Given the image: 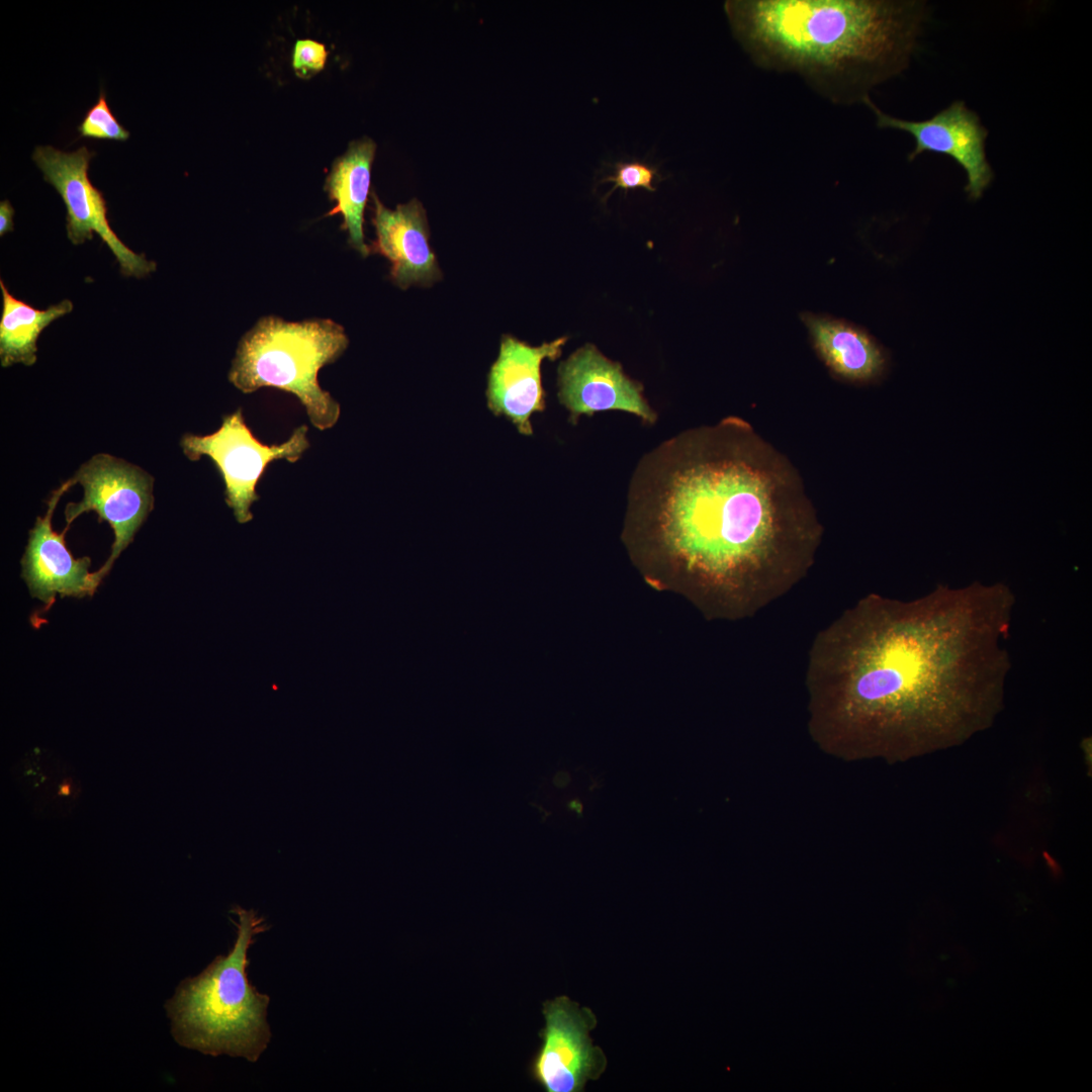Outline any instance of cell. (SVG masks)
<instances>
[{"instance_id": "2", "label": "cell", "mask_w": 1092, "mask_h": 1092, "mask_svg": "<svg viewBox=\"0 0 1092 1092\" xmlns=\"http://www.w3.org/2000/svg\"><path fill=\"white\" fill-rule=\"evenodd\" d=\"M628 518L673 566L736 616L789 593L823 527L792 462L745 420L681 432L646 453Z\"/></svg>"}, {"instance_id": "10", "label": "cell", "mask_w": 1092, "mask_h": 1092, "mask_svg": "<svg viewBox=\"0 0 1092 1092\" xmlns=\"http://www.w3.org/2000/svg\"><path fill=\"white\" fill-rule=\"evenodd\" d=\"M864 103L876 116L877 126L909 133L915 143L908 160L922 153H935L956 161L967 175L965 191L971 200H978L994 178L987 160L988 129L979 115L964 101L956 100L946 108L925 120H905L883 112L870 98Z\"/></svg>"}, {"instance_id": "15", "label": "cell", "mask_w": 1092, "mask_h": 1092, "mask_svg": "<svg viewBox=\"0 0 1092 1092\" xmlns=\"http://www.w3.org/2000/svg\"><path fill=\"white\" fill-rule=\"evenodd\" d=\"M802 318L818 355L837 377L872 383L884 376L888 355L867 332L830 317L806 313Z\"/></svg>"}, {"instance_id": "8", "label": "cell", "mask_w": 1092, "mask_h": 1092, "mask_svg": "<svg viewBox=\"0 0 1092 1092\" xmlns=\"http://www.w3.org/2000/svg\"><path fill=\"white\" fill-rule=\"evenodd\" d=\"M95 155L86 146L73 152L37 146L31 158L42 172L44 181L57 190L65 203L69 241L81 245L97 234L114 255L122 275L144 278L156 270L157 264L144 254L131 251L111 229L106 200L88 176L89 164Z\"/></svg>"}, {"instance_id": "19", "label": "cell", "mask_w": 1092, "mask_h": 1092, "mask_svg": "<svg viewBox=\"0 0 1092 1092\" xmlns=\"http://www.w3.org/2000/svg\"><path fill=\"white\" fill-rule=\"evenodd\" d=\"M610 166L614 169V173L605 176L600 180V183L611 182L614 186L602 198L603 201H606L618 188L623 189L625 192L638 188L654 192L656 188L653 183L662 180L658 168L646 162L638 160L619 161Z\"/></svg>"}, {"instance_id": "3", "label": "cell", "mask_w": 1092, "mask_h": 1092, "mask_svg": "<svg viewBox=\"0 0 1092 1092\" xmlns=\"http://www.w3.org/2000/svg\"><path fill=\"white\" fill-rule=\"evenodd\" d=\"M724 8L757 66L797 73L841 103L864 102L908 67L928 16L917 0H731Z\"/></svg>"}, {"instance_id": "5", "label": "cell", "mask_w": 1092, "mask_h": 1092, "mask_svg": "<svg viewBox=\"0 0 1092 1092\" xmlns=\"http://www.w3.org/2000/svg\"><path fill=\"white\" fill-rule=\"evenodd\" d=\"M345 329L330 318L287 322L275 315L260 318L240 340L229 372L243 393L274 387L295 395L314 428H333L339 402L324 390L318 371L348 348Z\"/></svg>"}, {"instance_id": "11", "label": "cell", "mask_w": 1092, "mask_h": 1092, "mask_svg": "<svg viewBox=\"0 0 1092 1092\" xmlns=\"http://www.w3.org/2000/svg\"><path fill=\"white\" fill-rule=\"evenodd\" d=\"M558 399L575 424L581 415L622 411L653 424L657 416L643 396L642 385L622 366L586 344L561 362L557 370Z\"/></svg>"}, {"instance_id": "20", "label": "cell", "mask_w": 1092, "mask_h": 1092, "mask_svg": "<svg viewBox=\"0 0 1092 1092\" xmlns=\"http://www.w3.org/2000/svg\"><path fill=\"white\" fill-rule=\"evenodd\" d=\"M327 57L324 43L313 39H298L293 49L292 66L297 76L308 78L324 68Z\"/></svg>"}, {"instance_id": "9", "label": "cell", "mask_w": 1092, "mask_h": 1092, "mask_svg": "<svg viewBox=\"0 0 1092 1092\" xmlns=\"http://www.w3.org/2000/svg\"><path fill=\"white\" fill-rule=\"evenodd\" d=\"M545 1026L539 1031L541 1045L530 1065L532 1079L546 1092H582L589 1080L607 1069V1057L593 1043L596 1014L567 996L542 1005Z\"/></svg>"}, {"instance_id": "14", "label": "cell", "mask_w": 1092, "mask_h": 1092, "mask_svg": "<svg viewBox=\"0 0 1092 1092\" xmlns=\"http://www.w3.org/2000/svg\"><path fill=\"white\" fill-rule=\"evenodd\" d=\"M376 239L369 253L384 256L391 264L390 277L401 289L430 286L442 277L429 244L426 211L418 199L390 209L374 195Z\"/></svg>"}, {"instance_id": "18", "label": "cell", "mask_w": 1092, "mask_h": 1092, "mask_svg": "<svg viewBox=\"0 0 1092 1092\" xmlns=\"http://www.w3.org/2000/svg\"><path fill=\"white\" fill-rule=\"evenodd\" d=\"M77 130L80 138L118 142H125L130 135V132L118 122L112 113L103 88L100 89L96 103L87 110Z\"/></svg>"}, {"instance_id": "4", "label": "cell", "mask_w": 1092, "mask_h": 1092, "mask_svg": "<svg viewBox=\"0 0 1092 1092\" xmlns=\"http://www.w3.org/2000/svg\"><path fill=\"white\" fill-rule=\"evenodd\" d=\"M232 912L238 918L233 920L237 926L233 948L216 957L199 975L182 981L165 1009L180 1045L212 1057L226 1055L256 1062L271 1039L267 1021L270 998L248 979V951L268 927L254 910L237 906Z\"/></svg>"}, {"instance_id": "1", "label": "cell", "mask_w": 1092, "mask_h": 1092, "mask_svg": "<svg viewBox=\"0 0 1092 1092\" xmlns=\"http://www.w3.org/2000/svg\"><path fill=\"white\" fill-rule=\"evenodd\" d=\"M1015 595L1004 582L869 594L815 636L808 732L845 761L905 762L960 746L1004 708Z\"/></svg>"}, {"instance_id": "6", "label": "cell", "mask_w": 1092, "mask_h": 1092, "mask_svg": "<svg viewBox=\"0 0 1092 1092\" xmlns=\"http://www.w3.org/2000/svg\"><path fill=\"white\" fill-rule=\"evenodd\" d=\"M307 431L302 425L285 442L266 445L252 434L240 407L224 416L212 434H185L181 447L191 461L207 456L213 462L224 483L226 505L236 520L245 524L253 519L251 507L259 499L256 487L267 466L281 459L296 462L309 448Z\"/></svg>"}, {"instance_id": "13", "label": "cell", "mask_w": 1092, "mask_h": 1092, "mask_svg": "<svg viewBox=\"0 0 1092 1092\" xmlns=\"http://www.w3.org/2000/svg\"><path fill=\"white\" fill-rule=\"evenodd\" d=\"M567 337L534 347L511 336L500 339L497 359L487 378V405L496 416H506L526 436L533 434L530 418L545 408L542 385L543 360H556Z\"/></svg>"}, {"instance_id": "16", "label": "cell", "mask_w": 1092, "mask_h": 1092, "mask_svg": "<svg viewBox=\"0 0 1092 1092\" xmlns=\"http://www.w3.org/2000/svg\"><path fill=\"white\" fill-rule=\"evenodd\" d=\"M375 149V143L368 138L352 142L345 154L336 159L326 180L329 197L336 201L329 215L342 214L348 242L363 257L369 254L363 223Z\"/></svg>"}, {"instance_id": "12", "label": "cell", "mask_w": 1092, "mask_h": 1092, "mask_svg": "<svg viewBox=\"0 0 1092 1092\" xmlns=\"http://www.w3.org/2000/svg\"><path fill=\"white\" fill-rule=\"evenodd\" d=\"M73 486L71 479L53 491L46 515L37 517L29 531L27 545L21 558V577L31 597L51 607L57 595L61 598L92 597L102 581L97 570L90 572L89 557L75 558L62 533L53 529L52 519L58 502Z\"/></svg>"}, {"instance_id": "17", "label": "cell", "mask_w": 1092, "mask_h": 1092, "mask_svg": "<svg viewBox=\"0 0 1092 1092\" xmlns=\"http://www.w3.org/2000/svg\"><path fill=\"white\" fill-rule=\"evenodd\" d=\"M2 312L0 317V360L2 367L20 363L33 365L37 360V339L40 333L57 318L70 313L73 303L69 299L38 309L12 295L3 280Z\"/></svg>"}, {"instance_id": "21", "label": "cell", "mask_w": 1092, "mask_h": 1092, "mask_svg": "<svg viewBox=\"0 0 1092 1092\" xmlns=\"http://www.w3.org/2000/svg\"><path fill=\"white\" fill-rule=\"evenodd\" d=\"M13 215L14 208L9 200L4 199L0 202V236L13 232Z\"/></svg>"}, {"instance_id": "7", "label": "cell", "mask_w": 1092, "mask_h": 1092, "mask_svg": "<svg viewBox=\"0 0 1092 1092\" xmlns=\"http://www.w3.org/2000/svg\"><path fill=\"white\" fill-rule=\"evenodd\" d=\"M84 495L65 509L66 528L84 513L95 512L114 534L111 552L97 570L103 578L120 553L131 543L154 507V478L142 468L112 455L100 453L80 466L71 478Z\"/></svg>"}]
</instances>
